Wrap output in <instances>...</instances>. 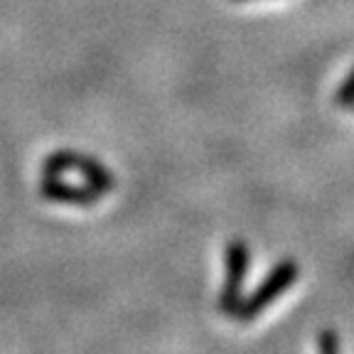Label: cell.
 I'll return each instance as SVG.
<instances>
[{
    "instance_id": "1",
    "label": "cell",
    "mask_w": 354,
    "mask_h": 354,
    "mask_svg": "<svg viewBox=\"0 0 354 354\" xmlns=\"http://www.w3.org/2000/svg\"><path fill=\"white\" fill-rule=\"evenodd\" d=\"M298 276H300V266L295 263L293 259L278 261L271 271H268V276L261 281V286L256 288L254 293L246 295V298H241V303L236 305V310H234L232 317H236L239 322L256 320V317H259L261 313L273 303V300L281 298L288 288L298 281Z\"/></svg>"
},
{
    "instance_id": "2",
    "label": "cell",
    "mask_w": 354,
    "mask_h": 354,
    "mask_svg": "<svg viewBox=\"0 0 354 354\" xmlns=\"http://www.w3.org/2000/svg\"><path fill=\"white\" fill-rule=\"evenodd\" d=\"M72 170H77L88 185H94V187L101 189L104 194L116 187V180H113L109 167L86 153H77V150H55V153L47 155L42 162V175L62 177L64 172H72Z\"/></svg>"
},
{
    "instance_id": "3",
    "label": "cell",
    "mask_w": 354,
    "mask_h": 354,
    "mask_svg": "<svg viewBox=\"0 0 354 354\" xmlns=\"http://www.w3.org/2000/svg\"><path fill=\"white\" fill-rule=\"evenodd\" d=\"M227 276H224V286L219 290V310L234 315L236 305L243 298V281H246V271H249V246L243 239H232L227 243Z\"/></svg>"
},
{
    "instance_id": "4",
    "label": "cell",
    "mask_w": 354,
    "mask_h": 354,
    "mask_svg": "<svg viewBox=\"0 0 354 354\" xmlns=\"http://www.w3.org/2000/svg\"><path fill=\"white\" fill-rule=\"evenodd\" d=\"M39 192L47 202H59V205H77V207H91L101 199V189L94 185H69L57 175H44L39 183Z\"/></svg>"
},
{
    "instance_id": "5",
    "label": "cell",
    "mask_w": 354,
    "mask_h": 354,
    "mask_svg": "<svg viewBox=\"0 0 354 354\" xmlns=\"http://www.w3.org/2000/svg\"><path fill=\"white\" fill-rule=\"evenodd\" d=\"M335 104H337L339 109L354 111V69L347 74V79L339 84L337 91H335Z\"/></svg>"
},
{
    "instance_id": "6",
    "label": "cell",
    "mask_w": 354,
    "mask_h": 354,
    "mask_svg": "<svg viewBox=\"0 0 354 354\" xmlns=\"http://www.w3.org/2000/svg\"><path fill=\"white\" fill-rule=\"evenodd\" d=\"M317 347H320V352H337L339 349V337H337V332H332V330H322L320 332V337H317Z\"/></svg>"
},
{
    "instance_id": "7",
    "label": "cell",
    "mask_w": 354,
    "mask_h": 354,
    "mask_svg": "<svg viewBox=\"0 0 354 354\" xmlns=\"http://www.w3.org/2000/svg\"><path fill=\"white\" fill-rule=\"evenodd\" d=\"M239 3H241V0H239Z\"/></svg>"
}]
</instances>
